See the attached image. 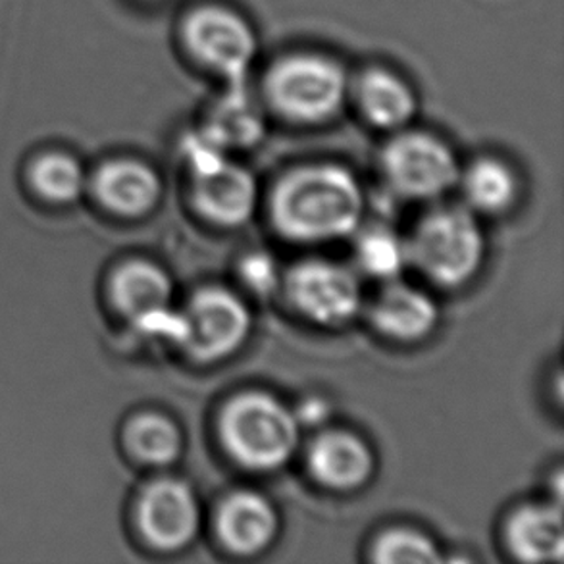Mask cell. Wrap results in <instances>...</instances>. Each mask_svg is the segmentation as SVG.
Instances as JSON below:
<instances>
[{
    "instance_id": "cell-8",
    "label": "cell",
    "mask_w": 564,
    "mask_h": 564,
    "mask_svg": "<svg viewBox=\"0 0 564 564\" xmlns=\"http://www.w3.org/2000/svg\"><path fill=\"white\" fill-rule=\"evenodd\" d=\"M184 314L187 334L182 347L200 365L228 359L251 334L249 306L234 291L224 288L197 291Z\"/></svg>"
},
{
    "instance_id": "cell-17",
    "label": "cell",
    "mask_w": 564,
    "mask_h": 564,
    "mask_svg": "<svg viewBox=\"0 0 564 564\" xmlns=\"http://www.w3.org/2000/svg\"><path fill=\"white\" fill-rule=\"evenodd\" d=\"M507 542L524 563H561L564 557L563 514L551 505H527L509 520Z\"/></svg>"
},
{
    "instance_id": "cell-13",
    "label": "cell",
    "mask_w": 564,
    "mask_h": 564,
    "mask_svg": "<svg viewBox=\"0 0 564 564\" xmlns=\"http://www.w3.org/2000/svg\"><path fill=\"white\" fill-rule=\"evenodd\" d=\"M308 468L324 488L352 491L362 488L375 474V455L357 435L336 430L314 440Z\"/></svg>"
},
{
    "instance_id": "cell-7",
    "label": "cell",
    "mask_w": 564,
    "mask_h": 564,
    "mask_svg": "<svg viewBox=\"0 0 564 564\" xmlns=\"http://www.w3.org/2000/svg\"><path fill=\"white\" fill-rule=\"evenodd\" d=\"M282 288L303 318L326 328L351 322L362 306L359 275L332 260H301L283 274Z\"/></svg>"
},
{
    "instance_id": "cell-2",
    "label": "cell",
    "mask_w": 564,
    "mask_h": 564,
    "mask_svg": "<svg viewBox=\"0 0 564 564\" xmlns=\"http://www.w3.org/2000/svg\"><path fill=\"white\" fill-rule=\"evenodd\" d=\"M351 91L344 64L324 53L283 54L262 76V97L288 122L318 126L344 110Z\"/></svg>"
},
{
    "instance_id": "cell-24",
    "label": "cell",
    "mask_w": 564,
    "mask_h": 564,
    "mask_svg": "<svg viewBox=\"0 0 564 564\" xmlns=\"http://www.w3.org/2000/svg\"><path fill=\"white\" fill-rule=\"evenodd\" d=\"M239 275L249 290L262 297L272 295L278 288H282V272L274 257H270L268 252H252L245 257L239 267Z\"/></svg>"
},
{
    "instance_id": "cell-20",
    "label": "cell",
    "mask_w": 564,
    "mask_h": 564,
    "mask_svg": "<svg viewBox=\"0 0 564 564\" xmlns=\"http://www.w3.org/2000/svg\"><path fill=\"white\" fill-rule=\"evenodd\" d=\"M30 182L41 197L56 205H68L82 197L87 177L74 154L48 149L31 162Z\"/></svg>"
},
{
    "instance_id": "cell-16",
    "label": "cell",
    "mask_w": 564,
    "mask_h": 564,
    "mask_svg": "<svg viewBox=\"0 0 564 564\" xmlns=\"http://www.w3.org/2000/svg\"><path fill=\"white\" fill-rule=\"evenodd\" d=\"M169 274L147 260H130L116 270L110 280V295L116 308L139 328L143 322L172 306Z\"/></svg>"
},
{
    "instance_id": "cell-1",
    "label": "cell",
    "mask_w": 564,
    "mask_h": 564,
    "mask_svg": "<svg viewBox=\"0 0 564 564\" xmlns=\"http://www.w3.org/2000/svg\"><path fill=\"white\" fill-rule=\"evenodd\" d=\"M365 191L351 170L334 162L306 164L280 180L272 195V220L293 243H329L357 234Z\"/></svg>"
},
{
    "instance_id": "cell-6",
    "label": "cell",
    "mask_w": 564,
    "mask_h": 564,
    "mask_svg": "<svg viewBox=\"0 0 564 564\" xmlns=\"http://www.w3.org/2000/svg\"><path fill=\"white\" fill-rule=\"evenodd\" d=\"M381 170L397 195L416 200L443 197L460 180L453 149L427 131H397L381 151Z\"/></svg>"
},
{
    "instance_id": "cell-14",
    "label": "cell",
    "mask_w": 564,
    "mask_h": 564,
    "mask_svg": "<svg viewBox=\"0 0 564 564\" xmlns=\"http://www.w3.org/2000/svg\"><path fill=\"white\" fill-rule=\"evenodd\" d=\"M360 115L378 130H404L419 112V97L409 82L383 66L360 72L351 85Z\"/></svg>"
},
{
    "instance_id": "cell-11",
    "label": "cell",
    "mask_w": 564,
    "mask_h": 564,
    "mask_svg": "<svg viewBox=\"0 0 564 564\" xmlns=\"http://www.w3.org/2000/svg\"><path fill=\"white\" fill-rule=\"evenodd\" d=\"M93 193L110 213L138 218L151 213L161 198V177L138 159H112L95 170Z\"/></svg>"
},
{
    "instance_id": "cell-15",
    "label": "cell",
    "mask_w": 564,
    "mask_h": 564,
    "mask_svg": "<svg viewBox=\"0 0 564 564\" xmlns=\"http://www.w3.org/2000/svg\"><path fill=\"white\" fill-rule=\"evenodd\" d=\"M280 519L274 505L254 491H236L221 503L218 534L236 555L251 557L267 550L278 535Z\"/></svg>"
},
{
    "instance_id": "cell-26",
    "label": "cell",
    "mask_w": 564,
    "mask_h": 564,
    "mask_svg": "<svg viewBox=\"0 0 564 564\" xmlns=\"http://www.w3.org/2000/svg\"><path fill=\"white\" fill-rule=\"evenodd\" d=\"M141 2H159V0H141Z\"/></svg>"
},
{
    "instance_id": "cell-23",
    "label": "cell",
    "mask_w": 564,
    "mask_h": 564,
    "mask_svg": "<svg viewBox=\"0 0 564 564\" xmlns=\"http://www.w3.org/2000/svg\"><path fill=\"white\" fill-rule=\"evenodd\" d=\"M375 561L381 564H432L440 563L442 555L427 535L414 530H391L376 542Z\"/></svg>"
},
{
    "instance_id": "cell-25",
    "label": "cell",
    "mask_w": 564,
    "mask_h": 564,
    "mask_svg": "<svg viewBox=\"0 0 564 564\" xmlns=\"http://www.w3.org/2000/svg\"><path fill=\"white\" fill-rule=\"evenodd\" d=\"M295 416H297L301 426H316L328 416V406L322 403L321 399H311V401H306L305 404L299 406Z\"/></svg>"
},
{
    "instance_id": "cell-10",
    "label": "cell",
    "mask_w": 564,
    "mask_h": 564,
    "mask_svg": "<svg viewBox=\"0 0 564 564\" xmlns=\"http://www.w3.org/2000/svg\"><path fill=\"white\" fill-rule=\"evenodd\" d=\"M193 200L205 220L221 228H239L257 210L259 187L249 170L226 161L218 169L193 176Z\"/></svg>"
},
{
    "instance_id": "cell-12",
    "label": "cell",
    "mask_w": 564,
    "mask_h": 564,
    "mask_svg": "<svg viewBox=\"0 0 564 564\" xmlns=\"http://www.w3.org/2000/svg\"><path fill=\"white\" fill-rule=\"evenodd\" d=\"M370 321L375 328L395 341H420L434 332L440 322V308L426 291L393 280L370 305Z\"/></svg>"
},
{
    "instance_id": "cell-5",
    "label": "cell",
    "mask_w": 564,
    "mask_h": 564,
    "mask_svg": "<svg viewBox=\"0 0 564 564\" xmlns=\"http://www.w3.org/2000/svg\"><path fill=\"white\" fill-rule=\"evenodd\" d=\"M177 41L191 61L220 77L226 87L249 85L259 37L251 22L234 8H189L177 23Z\"/></svg>"
},
{
    "instance_id": "cell-21",
    "label": "cell",
    "mask_w": 564,
    "mask_h": 564,
    "mask_svg": "<svg viewBox=\"0 0 564 564\" xmlns=\"http://www.w3.org/2000/svg\"><path fill=\"white\" fill-rule=\"evenodd\" d=\"M126 442L133 457L151 466H169L182 455L184 437L172 420L145 412L126 427Z\"/></svg>"
},
{
    "instance_id": "cell-3",
    "label": "cell",
    "mask_w": 564,
    "mask_h": 564,
    "mask_svg": "<svg viewBox=\"0 0 564 564\" xmlns=\"http://www.w3.org/2000/svg\"><path fill=\"white\" fill-rule=\"evenodd\" d=\"M295 411L274 395L252 391L229 401L221 414L224 447L239 465L272 473L290 463L301 442Z\"/></svg>"
},
{
    "instance_id": "cell-4",
    "label": "cell",
    "mask_w": 564,
    "mask_h": 564,
    "mask_svg": "<svg viewBox=\"0 0 564 564\" xmlns=\"http://www.w3.org/2000/svg\"><path fill=\"white\" fill-rule=\"evenodd\" d=\"M406 247L412 267L445 290L470 282L486 259V236L468 206L434 208L419 221Z\"/></svg>"
},
{
    "instance_id": "cell-22",
    "label": "cell",
    "mask_w": 564,
    "mask_h": 564,
    "mask_svg": "<svg viewBox=\"0 0 564 564\" xmlns=\"http://www.w3.org/2000/svg\"><path fill=\"white\" fill-rule=\"evenodd\" d=\"M355 257L360 272L381 282L399 280L404 268L411 264L406 241L383 226L360 231L355 243Z\"/></svg>"
},
{
    "instance_id": "cell-9",
    "label": "cell",
    "mask_w": 564,
    "mask_h": 564,
    "mask_svg": "<svg viewBox=\"0 0 564 564\" xmlns=\"http://www.w3.org/2000/svg\"><path fill=\"white\" fill-rule=\"evenodd\" d=\"M138 527L159 551L184 550L200 527V505L189 484L161 478L149 484L138 501Z\"/></svg>"
},
{
    "instance_id": "cell-19",
    "label": "cell",
    "mask_w": 564,
    "mask_h": 564,
    "mask_svg": "<svg viewBox=\"0 0 564 564\" xmlns=\"http://www.w3.org/2000/svg\"><path fill=\"white\" fill-rule=\"evenodd\" d=\"M466 205L473 213L501 214L511 208L519 195V182L509 164L499 159H478L460 172Z\"/></svg>"
},
{
    "instance_id": "cell-18",
    "label": "cell",
    "mask_w": 564,
    "mask_h": 564,
    "mask_svg": "<svg viewBox=\"0 0 564 564\" xmlns=\"http://www.w3.org/2000/svg\"><path fill=\"white\" fill-rule=\"evenodd\" d=\"M203 130L208 131L226 151L251 149L259 145L267 133V120L257 100L249 93V85L226 87L216 99Z\"/></svg>"
}]
</instances>
